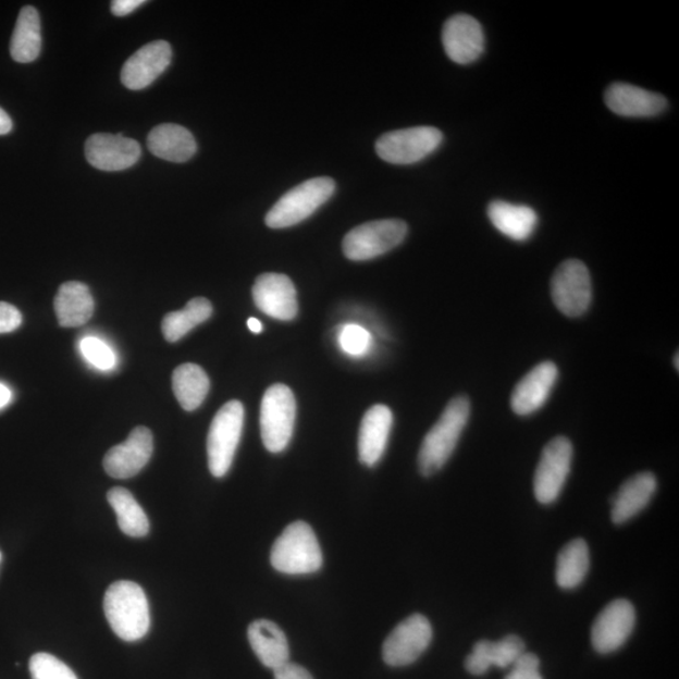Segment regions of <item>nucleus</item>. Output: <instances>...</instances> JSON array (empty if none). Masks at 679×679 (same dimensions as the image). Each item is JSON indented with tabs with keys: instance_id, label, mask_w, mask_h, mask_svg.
Masks as SVG:
<instances>
[{
	"instance_id": "1",
	"label": "nucleus",
	"mask_w": 679,
	"mask_h": 679,
	"mask_svg": "<svg viewBox=\"0 0 679 679\" xmlns=\"http://www.w3.org/2000/svg\"><path fill=\"white\" fill-rule=\"evenodd\" d=\"M470 416L471 402L466 395H458L448 403L439 422L428 432L420 446L418 455L420 473L430 477L442 470L455 452Z\"/></svg>"
},
{
	"instance_id": "2",
	"label": "nucleus",
	"mask_w": 679,
	"mask_h": 679,
	"mask_svg": "<svg viewBox=\"0 0 679 679\" xmlns=\"http://www.w3.org/2000/svg\"><path fill=\"white\" fill-rule=\"evenodd\" d=\"M104 616L121 640L136 642L143 640L150 629L148 597L143 588L134 581L120 580L104 594Z\"/></svg>"
},
{
	"instance_id": "3",
	"label": "nucleus",
	"mask_w": 679,
	"mask_h": 679,
	"mask_svg": "<svg viewBox=\"0 0 679 679\" xmlns=\"http://www.w3.org/2000/svg\"><path fill=\"white\" fill-rule=\"evenodd\" d=\"M322 552L314 531L305 521H295L274 541L271 564L287 576H307L322 568Z\"/></svg>"
},
{
	"instance_id": "4",
	"label": "nucleus",
	"mask_w": 679,
	"mask_h": 679,
	"mask_svg": "<svg viewBox=\"0 0 679 679\" xmlns=\"http://www.w3.org/2000/svg\"><path fill=\"white\" fill-rule=\"evenodd\" d=\"M331 177L319 176L297 185L282 196L266 215V224L273 230L288 229L304 222L326 203L335 193Z\"/></svg>"
},
{
	"instance_id": "5",
	"label": "nucleus",
	"mask_w": 679,
	"mask_h": 679,
	"mask_svg": "<svg viewBox=\"0 0 679 679\" xmlns=\"http://www.w3.org/2000/svg\"><path fill=\"white\" fill-rule=\"evenodd\" d=\"M245 408L238 400H231L218 411L210 424L207 452L209 471L217 479L230 472L244 431Z\"/></svg>"
},
{
	"instance_id": "6",
	"label": "nucleus",
	"mask_w": 679,
	"mask_h": 679,
	"mask_svg": "<svg viewBox=\"0 0 679 679\" xmlns=\"http://www.w3.org/2000/svg\"><path fill=\"white\" fill-rule=\"evenodd\" d=\"M296 399L293 391L274 384L266 391L261 404V435L271 453L285 450L293 439L296 422Z\"/></svg>"
},
{
	"instance_id": "7",
	"label": "nucleus",
	"mask_w": 679,
	"mask_h": 679,
	"mask_svg": "<svg viewBox=\"0 0 679 679\" xmlns=\"http://www.w3.org/2000/svg\"><path fill=\"white\" fill-rule=\"evenodd\" d=\"M408 234V224L400 220H382L355 226L343 240L347 260L369 261L398 247Z\"/></svg>"
},
{
	"instance_id": "8",
	"label": "nucleus",
	"mask_w": 679,
	"mask_h": 679,
	"mask_svg": "<svg viewBox=\"0 0 679 679\" xmlns=\"http://www.w3.org/2000/svg\"><path fill=\"white\" fill-rule=\"evenodd\" d=\"M443 134L432 126L403 128L380 136L375 150L379 158L395 165L416 164L440 148Z\"/></svg>"
},
{
	"instance_id": "9",
	"label": "nucleus",
	"mask_w": 679,
	"mask_h": 679,
	"mask_svg": "<svg viewBox=\"0 0 679 679\" xmlns=\"http://www.w3.org/2000/svg\"><path fill=\"white\" fill-rule=\"evenodd\" d=\"M552 297L557 310L565 317H583L593 298L588 267L578 260L565 261L557 267L552 280Z\"/></svg>"
},
{
	"instance_id": "10",
	"label": "nucleus",
	"mask_w": 679,
	"mask_h": 679,
	"mask_svg": "<svg viewBox=\"0 0 679 679\" xmlns=\"http://www.w3.org/2000/svg\"><path fill=\"white\" fill-rule=\"evenodd\" d=\"M572 453L566 436H556L546 444L533 477V492L540 504H554L559 498L571 470Z\"/></svg>"
},
{
	"instance_id": "11",
	"label": "nucleus",
	"mask_w": 679,
	"mask_h": 679,
	"mask_svg": "<svg viewBox=\"0 0 679 679\" xmlns=\"http://www.w3.org/2000/svg\"><path fill=\"white\" fill-rule=\"evenodd\" d=\"M433 629L422 614H413L399 622L383 644V659L387 666L404 667L415 663L430 646Z\"/></svg>"
},
{
	"instance_id": "12",
	"label": "nucleus",
	"mask_w": 679,
	"mask_h": 679,
	"mask_svg": "<svg viewBox=\"0 0 679 679\" xmlns=\"http://www.w3.org/2000/svg\"><path fill=\"white\" fill-rule=\"evenodd\" d=\"M635 627L632 603L618 600L609 603L594 620L592 643L597 653L609 654L626 644Z\"/></svg>"
},
{
	"instance_id": "13",
	"label": "nucleus",
	"mask_w": 679,
	"mask_h": 679,
	"mask_svg": "<svg viewBox=\"0 0 679 679\" xmlns=\"http://www.w3.org/2000/svg\"><path fill=\"white\" fill-rule=\"evenodd\" d=\"M88 163L103 172H121L134 166L141 157L139 143L123 134H95L85 145Z\"/></svg>"
},
{
	"instance_id": "14",
	"label": "nucleus",
	"mask_w": 679,
	"mask_h": 679,
	"mask_svg": "<svg viewBox=\"0 0 679 679\" xmlns=\"http://www.w3.org/2000/svg\"><path fill=\"white\" fill-rule=\"evenodd\" d=\"M152 450L153 439L149 428L137 427L124 443L107 453L103 458L104 471L113 479H132L149 464Z\"/></svg>"
},
{
	"instance_id": "15",
	"label": "nucleus",
	"mask_w": 679,
	"mask_h": 679,
	"mask_svg": "<svg viewBox=\"0 0 679 679\" xmlns=\"http://www.w3.org/2000/svg\"><path fill=\"white\" fill-rule=\"evenodd\" d=\"M252 295L258 309L273 319L291 321L297 317L296 287L285 274H261L255 282Z\"/></svg>"
},
{
	"instance_id": "16",
	"label": "nucleus",
	"mask_w": 679,
	"mask_h": 679,
	"mask_svg": "<svg viewBox=\"0 0 679 679\" xmlns=\"http://www.w3.org/2000/svg\"><path fill=\"white\" fill-rule=\"evenodd\" d=\"M442 42L453 62L470 64L479 60L484 50L482 26L471 15H453L444 23Z\"/></svg>"
},
{
	"instance_id": "17",
	"label": "nucleus",
	"mask_w": 679,
	"mask_h": 679,
	"mask_svg": "<svg viewBox=\"0 0 679 679\" xmlns=\"http://www.w3.org/2000/svg\"><path fill=\"white\" fill-rule=\"evenodd\" d=\"M172 57V47L165 40L143 46L125 62L121 71V83L131 90H144L164 74Z\"/></svg>"
},
{
	"instance_id": "18",
	"label": "nucleus",
	"mask_w": 679,
	"mask_h": 679,
	"mask_svg": "<svg viewBox=\"0 0 679 679\" xmlns=\"http://www.w3.org/2000/svg\"><path fill=\"white\" fill-rule=\"evenodd\" d=\"M559 378V370L553 361H544L532 368L511 395V408L517 416L535 413L547 402Z\"/></svg>"
},
{
	"instance_id": "19",
	"label": "nucleus",
	"mask_w": 679,
	"mask_h": 679,
	"mask_svg": "<svg viewBox=\"0 0 679 679\" xmlns=\"http://www.w3.org/2000/svg\"><path fill=\"white\" fill-rule=\"evenodd\" d=\"M605 103L610 111L625 118L657 116L668 107L665 96L622 83L608 87L605 91Z\"/></svg>"
},
{
	"instance_id": "20",
	"label": "nucleus",
	"mask_w": 679,
	"mask_h": 679,
	"mask_svg": "<svg viewBox=\"0 0 679 679\" xmlns=\"http://www.w3.org/2000/svg\"><path fill=\"white\" fill-rule=\"evenodd\" d=\"M393 428L391 408L378 404L361 420L359 431V459L362 465L374 467L382 459Z\"/></svg>"
},
{
	"instance_id": "21",
	"label": "nucleus",
	"mask_w": 679,
	"mask_h": 679,
	"mask_svg": "<svg viewBox=\"0 0 679 679\" xmlns=\"http://www.w3.org/2000/svg\"><path fill=\"white\" fill-rule=\"evenodd\" d=\"M657 491V479L651 472L630 477L614 495L612 501V520L614 523H626L650 505Z\"/></svg>"
},
{
	"instance_id": "22",
	"label": "nucleus",
	"mask_w": 679,
	"mask_h": 679,
	"mask_svg": "<svg viewBox=\"0 0 679 679\" xmlns=\"http://www.w3.org/2000/svg\"><path fill=\"white\" fill-rule=\"evenodd\" d=\"M524 653V643L520 637L507 635L498 642L480 641L473 646L465 666L473 676L487 674L492 667L507 668Z\"/></svg>"
},
{
	"instance_id": "23",
	"label": "nucleus",
	"mask_w": 679,
	"mask_h": 679,
	"mask_svg": "<svg viewBox=\"0 0 679 679\" xmlns=\"http://www.w3.org/2000/svg\"><path fill=\"white\" fill-rule=\"evenodd\" d=\"M248 641L264 667L274 670L289 662L288 641L276 622L255 620L248 628Z\"/></svg>"
},
{
	"instance_id": "24",
	"label": "nucleus",
	"mask_w": 679,
	"mask_h": 679,
	"mask_svg": "<svg viewBox=\"0 0 679 679\" xmlns=\"http://www.w3.org/2000/svg\"><path fill=\"white\" fill-rule=\"evenodd\" d=\"M54 311L62 328H78L92 318L95 301L85 283H63L54 298Z\"/></svg>"
},
{
	"instance_id": "25",
	"label": "nucleus",
	"mask_w": 679,
	"mask_h": 679,
	"mask_svg": "<svg viewBox=\"0 0 679 679\" xmlns=\"http://www.w3.org/2000/svg\"><path fill=\"white\" fill-rule=\"evenodd\" d=\"M148 148L152 156L185 163L197 152V141L193 134L181 125L163 124L153 127L148 136Z\"/></svg>"
},
{
	"instance_id": "26",
	"label": "nucleus",
	"mask_w": 679,
	"mask_h": 679,
	"mask_svg": "<svg viewBox=\"0 0 679 679\" xmlns=\"http://www.w3.org/2000/svg\"><path fill=\"white\" fill-rule=\"evenodd\" d=\"M487 214L498 232L517 242L529 239L539 222L538 214L532 208L508 203L504 200L492 201Z\"/></svg>"
},
{
	"instance_id": "27",
	"label": "nucleus",
	"mask_w": 679,
	"mask_h": 679,
	"mask_svg": "<svg viewBox=\"0 0 679 679\" xmlns=\"http://www.w3.org/2000/svg\"><path fill=\"white\" fill-rule=\"evenodd\" d=\"M42 50L40 18L35 7H24L11 40V54L14 61L30 63L38 59Z\"/></svg>"
},
{
	"instance_id": "28",
	"label": "nucleus",
	"mask_w": 679,
	"mask_h": 679,
	"mask_svg": "<svg viewBox=\"0 0 679 679\" xmlns=\"http://www.w3.org/2000/svg\"><path fill=\"white\" fill-rule=\"evenodd\" d=\"M108 501L118 516L119 528L125 535L131 538L148 535L150 530L148 516L131 491L123 487L111 489Z\"/></svg>"
},
{
	"instance_id": "29",
	"label": "nucleus",
	"mask_w": 679,
	"mask_h": 679,
	"mask_svg": "<svg viewBox=\"0 0 679 679\" xmlns=\"http://www.w3.org/2000/svg\"><path fill=\"white\" fill-rule=\"evenodd\" d=\"M590 568L589 547L584 540L570 541L557 556L556 583L561 589L571 590L583 583Z\"/></svg>"
},
{
	"instance_id": "30",
	"label": "nucleus",
	"mask_w": 679,
	"mask_h": 679,
	"mask_svg": "<svg viewBox=\"0 0 679 679\" xmlns=\"http://www.w3.org/2000/svg\"><path fill=\"white\" fill-rule=\"evenodd\" d=\"M209 378L196 363H184L173 373V391L183 409L193 411L201 406L209 393Z\"/></svg>"
},
{
	"instance_id": "31",
	"label": "nucleus",
	"mask_w": 679,
	"mask_h": 679,
	"mask_svg": "<svg viewBox=\"0 0 679 679\" xmlns=\"http://www.w3.org/2000/svg\"><path fill=\"white\" fill-rule=\"evenodd\" d=\"M212 313L213 306L207 298H193L183 310L166 314L161 325L164 337L169 343L180 342L189 331L212 317Z\"/></svg>"
},
{
	"instance_id": "32",
	"label": "nucleus",
	"mask_w": 679,
	"mask_h": 679,
	"mask_svg": "<svg viewBox=\"0 0 679 679\" xmlns=\"http://www.w3.org/2000/svg\"><path fill=\"white\" fill-rule=\"evenodd\" d=\"M32 679H78L66 663L50 653H37L29 661Z\"/></svg>"
},
{
	"instance_id": "33",
	"label": "nucleus",
	"mask_w": 679,
	"mask_h": 679,
	"mask_svg": "<svg viewBox=\"0 0 679 679\" xmlns=\"http://www.w3.org/2000/svg\"><path fill=\"white\" fill-rule=\"evenodd\" d=\"M79 349L85 359L97 369L111 370L116 367L115 353L100 338L85 337L79 344Z\"/></svg>"
},
{
	"instance_id": "34",
	"label": "nucleus",
	"mask_w": 679,
	"mask_h": 679,
	"mask_svg": "<svg viewBox=\"0 0 679 679\" xmlns=\"http://www.w3.org/2000/svg\"><path fill=\"white\" fill-rule=\"evenodd\" d=\"M338 343L345 353L360 357L369 350L371 336L368 330L359 325H346L340 330Z\"/></svg>"
},
{
	"instance_id": "35",
	"label": "nucleus",
	"mask_w": 679,
	"mask_h": 679,
	"mask_svg": "<svg viewBox=\"0 0 679 679\" xmlns=\"http://www.w3.org/2000/svg\"><path fill=\"white\" fill-rule=\"evenodd\" d=\"M505 679H544L540 675V659L535 654L524 652L513 665Z\"/></svg>"
},
{
	"instance_id": "36",
	"label": "nucleus",
	"mask_w": 679,
	"mask_h": 679,
	"mask_svg": "<svg viewBox=\"0 0 679 679\" xmlns=\"http://www.w3.org/2000/svg\"><path fill=\"white\" fill-rule=\"evenodd\" d=\"M22 313L17 307L0 303V334L12 333L22 325Z\"/></svg>"
},
{
	"instance_id": "37",
	"label": "nucleus",
	"mask_w": 679,
	"mask_h": 679,
	"mask_svg": "<svg viewBox=\"0 0 679 679\" xmlns=\"http://www.w3.org/2000/svg\"><path fill=\"white\" fill-rule=\"evenodd\" d=\"M273 672L274 679H313L309 670L291 662L274 669Z\"/></svg>"
},
{
	"instance_id": "38",
	"label": "nucleus",
	"mask_w": 679,
	"mask_h": 679,
	"mask_svg": "<svg viewBox=\"0 0 679 679\" xmlns=\"http://www.w3.org/2000/svg\"><path fill=\"white\" fill-rule=\"evenodd\" d=\"M145 4V0H115L111 3V12L116 17H125Z\"/></svg>"
},
{
	"instance_id": "39",
	"label": "nucleus",
	"mask_w": 679,
	"mask_h": 679,
	"mask_svg": "<svg viewBox=\"0 0 679 679\" xmlns=\"http://www.w3.org/2000/svg\"><path fill=\"white\" fill-rule=\"evenodd\" d=\"M13 121L8 113L0 109V135H7L12 132Z\"/></svg>"
},
{
	"instance_id": "40",
	"label": "nucleus",
	"mask_w": 679,
	"mask_h": 679,
	"mask_svg": "<svg viewBox=\"0 0 679 679\" xmlns=\"http://www.w3.org/2000/svg\"><path fill=\"white\" fill-rule=\"evenodd\" d=\"M12 398V393L10 390H8V387L0 383V408H3L7 406L8 403H10Z\"/></svg>"
},
{
	"instance_id": "41",
	"label": "nucleus",
	"mask_w": 679,
	"mask_h": 679,
	"mask_svg": "<svg viewBox=\"0 0 679 679\" xmlns=\"http://www.w3.org/2000/svg\"><path fill=\"white\" fill-rule=\"evenodd\" d=\"M247 325H248V329L250 331H252L254 334H261L262 333L263 326H262V323H261L260 320H257L255 318H250V319H248Z\"/></svg>"
},
{
	"instance_id": "42",
	"label": "nucleus",
	"mask_w": 679,
	"mask_h": 679,
	"mask_svg": "<svg viewBox=\"0 0 679 679\" xmlns=\"http://www.w3.org/2000/svg\"><path fill=\"white\" fill-rule=\"evenodd\" d=\"M676 360H674V362H676V369L678 370L679 366H678V354H676Z\"/></svg>"
},
{
	"instance_id": "43",
	"label": "nucleus",
	"mask_w": 679,
	"mask_h": 679,
	"mask_svg": "<svg viewBox=\"0 0 679 679\" xmlns=\"http://www.w3.org/2000/svg\"><path fill=\"white\" fill-rule=\"evenodd\" d=\"M0 563H2V552H0Z\"/></svg>"
}]
</instances>
